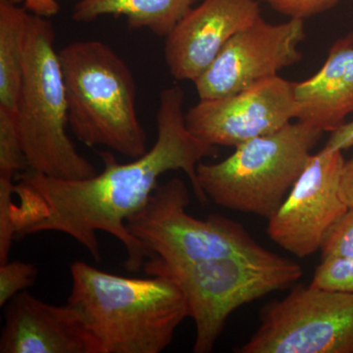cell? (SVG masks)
<instances>
[{
    "mask_svg": "<svg viewBox=\"0 0 353 353\" xmlns=\"http://www.w3.org/2000/svg\"><path fill=\"white\" fill-rule=\"evenodd\" d=\"M14 3H22L30 13L50 18L60 11L59 3L57 0H11Z\"/></svg>",
    "mask_w": 353,
    "mask_h": 353,
    "instance_id": "cell-23",
    "label": "cell"
},
{
    "mask_svg": "<svg viewBox=\"0 0 353 353\" xmlns=\"http://www.w3.org/2000/svg\"><path fill=\"white\" fill-rule=\"evenodd\" d=\"M190 201L187 185L173 178L158 185L145 205L128 220V229L150 257L185 265L262 248L236 221L220 215L201 220L189 214Z\"/></svg>",
    "mask_w": 353,
    "mask_h": 353,
    "instance_id": "cell-7",
    "label": "cell"
},
{
    "mask_svg": "<svg viewBox=\"0 0 353 353\" xmlns=\"http://www.w3.org/2000/svg\"><path fill=\"white\" fill-rule=\"evenodd\" d=\"M148 275L172 279L182 290L196 324L194 353L212 352L230 315L303 276L296 262L265 250L234 253L196 263L168 265L146 260Z\"/></svg>",
    "mask_w": 353,
    "mask_h": 353,
    "instance_id": "cell-5",
    "label": "cell"
},
{
    "mask_svg": "<svg viewBox=\"0 0 353 353\" xmlns=\"http://www.w3.org/2000/svg\"><path fill=\"white\" fill-rule=\"evenodd\" d=\"M305 39L301 18L271 24L259 18L230 39L210 67L194 82L199 99H215L240 92L279 76L281 70L303 58Z\"/></svg>",
    "mask_w": 353,
    "mask_h": 353,
    "instance_id": "cell-10",
    "label": "cell"
},
{
    "mask_svg": "<svg viewBox=\"0 0 353 353\" xmlns=\"http://www.w3.org/2000/svg\"><path fill=\"white\" fill-rule=\"evenodd\" d=\"M240 353H353V292L296 285L265 305Z\"/></svg>",
    "mask_w": 353,
    "mask_h": 353,
    "instance_id": "cell-8",
    "label": "cell"
},
{
    "mask_svg": "<svg viewBox=\"0 0 353 353\" xmlns=\"http://www.w3.org/2000/svg\"><path fill=\"white\" fill-rule=\"evenodd\" d=\"M294 85L296 120L334 132L353 112V34L338 39L321 69Z\"/></svg>",
    "mask_w": 353,
    "mask_h": 353,
    "instance_id": "cell-14",
    "label": "cell"
},
{
    "mask_svg": "<svg viewBox=\"0 0 353 353\" xmlns=\"http://www.w3.org/2000/svg\"><path fill=\"white\" fill-rule=\"evenodd\" d=\"M310 285L320 289L353 292V256L322 259Z\"/></svg>",
    "mask_w": 353,
    "mask_h": 353,
    "instance_id": "cell-18",
    "label": "cell"
},
{
    "mask_svg": "<svg viewBox=\"0 0 353 353\" xmlns=\"http://www.w3.org/2000/svg\"><path fill=\"white\" fill-rule=\"evenodd\" d=\"M28 168L17 129V113L0 108V176L14 179Z\"/></svg>",
    "mask_w": 353,
    "mask_h": 353,
    "instance_id": "cell-17",
    "label": "cell"
},
{
    "mask_svg": "<svg viewBox=\"0 0 353 353\" xmlns=\"http://www.w3.org/2000/svg\"><path fill=\"white\" fill-rule=\"evenodd\" d=\"M68 303L80 316L97 353H159L190 317L182 290L172 279L113 275L83 261L70 267Z\"/></svg>",
    "mask_w": 353,
    "mask_h": 353,
    "instance_id": "cell-2",
    "label": "cell"
},
{
    "mask_svg": "<svg viewBox=\"0 0 353 353\" xmlns=\"http://www.w3.org/2000/svg\"><path fill=\"white\" fill-rule=\"evenodd\" d=\"M185 94L180 87L164 88L159 95L157 139L145 154L129 163H118L112 153L101 152L104 168L80 180L52 178L27 169L18 175L10 217L16 236L58 232L68 234L95 260H101L97 232H103L124 245L125 266L138 272L150 253L128 229L127 222L145 205L169 171L185 172L199 201H208L197 179V167L204 158L217 155L188 129L183 112Z\"/></svg>",
    "mask_w": 353,
    "mask_h": 353,
    "instance_id": "cell-1",
    "label": "cell"
},
{
    "mask_svg": "<svg viewBox=\"0 0 353 353\" xmlns=\"http://www.w3.org/2000/svg\"><path fill=\"white\" fill-rule=\"evenodd\" d=\"M185 119L192 134L208 145L236 148L296 119L294 85L276 76L234 94L199 99Z\"/></svg>",
    "mask_w": 353,
    "mask_h": 353,
    "instance_id": "cell-11",
    "label": "cell"
},
{
    "mask_svg": "<svg viewBox=\"0 0 353 353\" xmlns=\"http://www.w3.org/2000/svg\"><path fill=\"white\" fill-rule=\"evenodd\" d=\"M353 146V120L350 122H345L341 125L336 131L331 132L329 141L324 146L327 150H343Z\"/></svg>",
    "mask_w": 353,
    "mask_h": 353,
    "instance_id": "cell-22",
    "label": "cell"
},
{
    "mask_svg": "<svg viewBox=\"0 0 353 353\" xmlns=\"http://www.w3.org/2000/svg\"><path fill=\"white\" fill-rule=\"evenodd\" d=\"M30 12L11 0H0V108L17 113L22 88Z\"/></svg>",
    "mask_w": 353,
    "mask_h": 353,
    "instance_id": "cell-16",
    "label": "cell"
},
{
    "mask_svg": "<svg viewBox=\"0 0 353 353\" xmlns=\"http://www.w3.org/2000/svg\"><path fill=\"white\" fill-rule=\"evenodd\" d=\"M341 194L348 208H353V157L345 162L341 176Z\"/></svg>",
    "mask_w": 353,
    "mask_h": 353,
    "instance_id": "cell-24",
    "label": "cell"
},
{
    "mask_svg": "<svg viewBox=\"0 0 353 353\" xmlns=\"http://www.w3.org/2000/svg\"><path fill=\"white\" fill-rule=\"evenodd\" d=\"M322 259L353 256V208L331 228L321 246Z\"/></svg>",
    "mask_w": 353,
    "mask_h": 353,
    "instance_id": "cell-20",
    "label": "cell"
},
{
    "mask_svg": "<svg viewBox=\"0 0 353 353\" xmlns=\"http://www.w3.org/2000/svg\"><path fill=\"white\" fill-rule=\"evenodd\" d=\"M58 53L77 139L132 159L145 154L148 134L137 111L136 82L123 58L101 41H74Z\"/></svg>",
    "mask_w": 353,
    "mask_h": 353,
    "instance_id": "cell-3",
    "label": "cell"
},
{
    "mask_svg": "<svg viewBox=\"0 0 353 353\" xmlns=\"http://www.w3.org/2000/svg\"><path fill=\"white\" fill-rule=\"evenodd\" d=\"M278 12L289 16L290 18L312 17L329 10L336 6L339 0H264Z\"/></svg>",
    "mask_w": 353,
    "mask_h": 353,
    "instance_id": "cell-21",
    "label": "cell"
},
{
    "mask_svg": "<svg viewBox=\"0 0 353 353\" xmlns=\"http://www.w3.org/2000/svg\"><path fill=\"white\" fill-rule=\"evenodd\" d=\"M259 18L256 0H203L165 38V61L171 75L196 82L230 39Z\"/></svg>",
    "mask_w": 353,
    "mask_h": 353,
    "instance_id": "cell-12",
    "label": "cell"
},
{
    "mask_svg": "<svg viewBox=\"0 0 353 353\" xmlns=\"http://www.w3.org/2000/svg\"><path fill=\"white\" fill-rule=\"evenodd\" d=\"M66 92L48 18L30 13L17 129L28 169L52 178L80 180L97 175L94 165L67 134Z\"/></svg>",
    "mask_w": 353,
    "mask_h": 353,
    "instance_id": "cell-4",
    "label": "cell"
},
{
    "mask_svg": "<svg viewBox=\"0 0 353 353\" xmlns=\"http://www.w3.org/2000/svg\"><path fill=\"white\" fill-rule=\"evenodd\" d=\"M322 134L306 123L290 122L236 146L222 161L201 162L197 167L201 190L218 205L268 219L303 173Z\"/></svg>",
    "mask_w": 353,
    "mask_h": 353,
    "instance_id": "cell-6",
    "label": "cell"
},
{
    "mask_svg": "<svg viewBox=\"0 0 353 353\" xmlns=\"http://www.w3.org/2000/svg\"><path fill=\"white\" fill-rule=\"evenodd\" d=\"M341 150L325 148L309 158L285 201L268 218L267 233L299 259L321 250L331 228L348 210L341 194Z\"/></svg>",
    "mask_w": 353,
    "mask_h": 353,
    "instance_id": "cell-9",
    "label": "cell"
},
{
    "mask_svg": "<svg viewBox=\"0 0 353 353\" xmlns=\"http://www.w3.org/2000/svg\"><path fill=\"white\" fill-rule=\"evenodd\" d=\"M4 307L1 353H97L80 316L69 304L52 305L24 290Z\"/></svg>",
    "mask_w": 353,
    "mask_h": 353,
    "instance_id": "cell-13",
    "label": "cell"
},
{
    "mask_svg": "<svg viewBox=\"0 0 353 353\" xmlns=\"http://www.w3.org/2000/svg\"><path fill=\"white\" fill-rule=\"evenodd\" d=\"M38 269L24 261L0 264V306H6L14 296L36 283Z\"/></svg>",
    "mask_w": 353,
    "mask_h": 353,
    "instance_id": "cell-19",
    "label": "cell"
},
{
    "mask_svg": "<svg viewBox=\"0 0 353 353\" xmlns=\"http://www.w3.org/2000/svg\"><path fill=\"white\" fill-rule=\"evenodd\" d=\"M196 0H78L72 19L90 23L102 16H124L131 29L166 38Z\"/></svg>",
    "mask_w": 353,
    "mask_h": 353,
    "instance_id": "cell-15",
    "label": "cell"
}]
</instances>
